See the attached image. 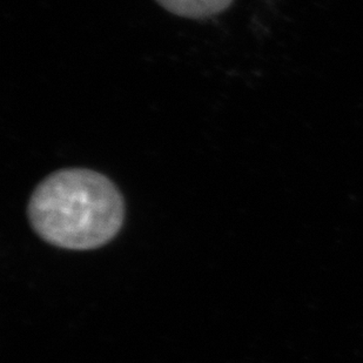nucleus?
Here are the masks:
<instances>
[{
	"label": "nucleus",
	"mask_w": 363,
	"mask_h": 363,
	"mask_svg": "<svg viewBox=\"0 0 363 363\" xmlns=\"http://www.w3.org/2000/svg\"><path fill=\"white\" fill-rule=\"evenodd\" d=\"M169 13L189 19H205L223 13L234 0H155Z\"/></svg>",
	"instance_id": "obj_2"
},
{
	"label": "nucleus",
	"mask_w": 363,
	"mask_h": 363,
	"mask_svg": "<svg viewBox=\"0 0 363 363\" xmlns=\"http://www.w3.org/2000/svg\"><path fill=\"white\" fill-rule=\"evenodd\" d=\"M28 214L46 242L64 250H94L121 232L125 201L106 175L89 168H64L35 187Z\"/></svg>",
	"instance_id": "obj_1"
}]
</instances>
